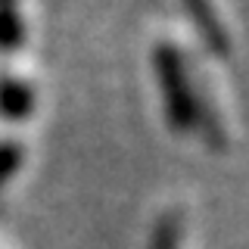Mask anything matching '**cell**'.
Returning a JSON list of instances; mask_svg holds the SVG:
<instances>
[{"mask_svg": "<svg viewBox=\"0 0 249 249\" xmlns=\"http://www.w3.org/2000/svg\"><path fill=\"white\" fill-rule=\"evenodd\" d=\"M35 109V90L19 78H0V112L10 119H22Z\"/></svg>", "mask_w": 249, "mask_h": 249, "instance_id": "3", "label": "cell"}, {"mask_svg": "<svg viewBox=\"0 0 249 249\" xmlns=\"http://www.w3.org/2000/svg\"><path fill=\"white\" fill-rule=\"evenodd\" d=\"M0 6H16V0H0Z\"/></svg>", "mask_w": 249, "mask_h": 249, "instance_id": "6", "label": "cell"}, {"mask_svg": "<svg viewBox=\"0 0 249 249\" xmlns=\"http://www.w3.org/2000/svg\"><path fill=\"white\" fill-rule=\"evenodd\" d=\"M153 66H156V75H159V88H162V97H165V112H168L171 128L187 131L199 119V103L193 100L181 50L175 44L162 41L153 53Z\"/></svg>", "mask_w": 249, "mask_h": 249, "instance_id": "1", "label": "cell"}, {"mask_svg": "<svg viewBox=\"0 0 249 249\" xmlns=\"http://www.w3.org/2000/svg\"><path fill=\"white\" fill-rule=\"evenodd\" d=\"M184 10L193 19V25H196L199 37L206 41L209 50H212L215 56H228L231 53V37H228V28H224L221 19H218L215 6L209 3V0H184Z\"/></svg>", "mask_w": 249, "mask_h": 249, "instance_id": "2", "label": "cell"}, {"mask_svg": "<svg viewBox=\"0 0 249 249\" xmlns=\"http://www.w3.org/2000/svg\"><path fill=\"white\" fill-rule=\"evenodd\" d=\"M19 159H22V153L16 143H0V181L10 178V171L19 165Z\"/></svg>", "mask_w": 249, "mask_h": 249, "instance_id": "5", "label": "cell"}, {"mask_svg": "<svg viewBox=\"0 0 249 249\" xmlns=\"http://www.w3.org/2000/svg\"><path fill=\"white\" fill-rule=\"evenodd\" d=\"M22 41H25V25L16 6H0V50H16Z\"/></svg>", "mask_w": 249, "mask_h": 249, "instance_id": "4", "label": "cell"}]
</instances>
